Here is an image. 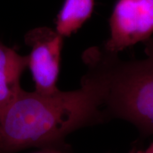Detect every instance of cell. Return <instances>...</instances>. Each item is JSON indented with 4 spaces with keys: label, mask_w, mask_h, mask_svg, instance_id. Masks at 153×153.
Listing matches in <instances>:
<instances>
[{
    "label": "cell",
    "mask_w": 153,
    "mask_h": 153,
    "mask_svg": "<svg viewBox=\"0 0 153 153\" xmlns=\"http://www.w3.org/2000/svg\"><path fill=\"white\" fill-rule=\"evenodd\" d=\"M105 118L98 89L85 75L76 90L44 94L22 89L0 120L4 152L59 150L72 131Z\"/></svg>",
    "instance_id": "6da1fadb"
},
{
    "label": "cell",
    "mask_w": 153,
    "mask_h": 153,
    "mask_svg": "<svg viewBox=\"0 0 153 153\" xmlns=\"http://www.w3.org/2000/svg\"><path fill=\"white\" fill-rule=\"evenodd\" d=\"M145 57L123 61L103 47L83 55L86 76L98 88L105 117L123 119L144 135H153V38L144 42Z\"/></svg>",
    "instance_id": "7a4b0ae2"
},
{
    "label": "cell",
    "mask_w": 153,
    "mask_h": 153,
    "mask_svg": "<svg viewBox=\"0 0 153 153\" xmlns=\"http://www.w3.org/2000/svg\"><path fill=\"white\" fill-rule=\"evenodd\" d=\"M110 35L103 48L118 54L153 35V0H117L109 19Z\"/></svg>",
    "instance_id": "3957f363"
},
{
    "label": "cell",
    "mask_w": 153,
    "mask_h": 153,
    "mask_svg": "<svg viewBox=\"0 0 153 153\" xmlns=\"http://www.w3.org/2000/svg\"><path fill=\"white\" fill-rule=\"evenodd\" d=\"M64 39L56 30L48 27L35 28L25 35V43L30 48L28 68L38 93L51 94L60 90L57 82Z\"/></svg>",
    "instance_id": "277c9868"
},
{
    "label": "cell",
    "mask_w": 153,
    "mask_h": 153,
    "mask_svg": "<svg viewBox=\"0 0 153 153\" xmlns=\"http://www.w3.org/2000/svg\"><path fill=\"white\" fill-rule=\"evenodd\" d=\"M27 68V55H20L0 39V120L22 89L21 77Z\"/></svg>",
    "instance_id": "5b68a950"
},
{
    "label": "cell",
    "mask_w": 153,
    "mask_h": 153,
    "mask_svg": "<svg viewBox=\"0 0 153 153\" xmlns=\"http://www.w3.org/2000/svg\"><path fill=\"white\" fill-rule=\"evenodd\" d=\"M94 0H65L57 15L55 30L63 37L77 31L90 18Z\"/></svg>",
    "instance_id": "8992f818"
},
{
    "label": "cell",
    "mask_w": 153,
    "mask_h": 153,
    "mask_svg": "<svg viewBox=\"0 0 153 153\" xmlns=\"http://www.w3.org/2000/svg\"><path fill=\"white\" fill-rule=\"evenodd\" d=\"M0 153H4V152L3 140H2V136H1V130H0Z\"/></svg>",
    "instance_id": "52a82bcc"
},
{
    "label": "cell",
    "mask_w": 153,
    "mask_h": 153,
    "mask_svg": "<svg viewBox=\"0 0 153 153\" xmlns=\"http://www.w3.org/2000/svg\"><path fill=\"white\" fill-rule=\"evenodd\" d=\"M143 153H153V142L151 143L150 146L147 148V150Z\"/></svg>",
    "instance_id": "ba28073f"
}]
</instances>
